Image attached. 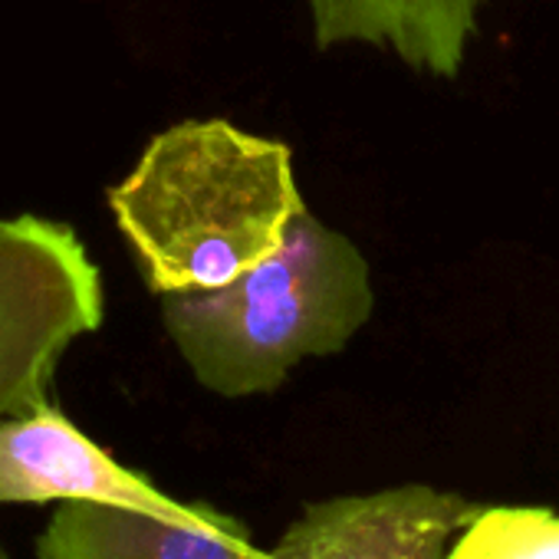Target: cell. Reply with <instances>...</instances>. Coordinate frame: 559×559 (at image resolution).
Masks as SVG:
<instances>
[{
    "mask_svg": "<svg viewBox=\"0 0 559 559\" xmlns=\"http://www.w3.org/2000/svg\"><path fill=\"white\" fill-rule=\"evenodd\" d=\"M60 369L53 330L37 300L0 266V418L27 415L50 402ZM0 559L8 552L0 549Z\"/></svg>",
    "mask_w": 559,
    "mask_h": 559,
    "instance_id": "52a82bcc",
    "label": "cell"
},
{
    "mask_svg": "<svg viewBox=\"0 0 559 559\" xmlns=\"http://www.w3.org/2000/svg\"><path fill=\"white\" fill-rule=\"evenodd\" d=\"M67 500L129 507L158 516L188 510V503L119 464L50 402L27 415L0 418V503Z\"/></svg>",
    "mask_w": 559,
    "mask_h": 559,
    "instance_id": "277c9868",
    "label": "cell"
},
{
    "mask_svg": "<svg viewBox=\"0 0 559 559\" xmlns=\"http://www.w3.org/2000/svg\"><path fill=\"white\" fill-rule=\"evenodd\" d=\"M484 507L428 484L310 503L263 559H444Z\"/></svg>",
    "mask_w": 559,
    "mask_h": 559,
    "instance_id": "3957f363",
    "label": "cell"
},
{
    "mask_svg": "<svg viewBox=\"0 0 559 559\" xmlns=\"http://www.w3.org/2000/svg\"><path fill=\"white\" fill-rule=\"evenodd\" d=\"M444 559H559V513L546 507H484Z\"/></svg>",
    "mask_w": 559,
    "mask_h": 559,
    "instance_id": "ba28073f",
    "label": "cell"
},
{
    "mask_svg": "<svg viewBox=\"0 0 559 559\" xmlns=\"http://www.w3.org/2000/svg\"><path fill=\"white\" fill-rule=\"evenodd\" d=\"M320 50L372 47L418 76L457 80L490 0H304Z\"/></svg>",
    "mask_w": 559,
    "mask_h": 559,
    "instance_id": "8992f818",
    "label": "cell"
},
{
    "mask_svg": "<svg viewBox=\"0 0 559 559\" xmlns=\"http://www.w3.org/2000/svg\"><path fill=\"white\" fill-rule=\"evenodd\" d=\"M191 376L221 399L270 395L317 356L343 353L372 320V266L340 230L300 211L276 253L234 284L158 297Z\"/></svg>",
    "mask_w": 559,
    "mask_h": 559,
    "instance_id": "7a4b0ae2",
    "label": "cell"
},
{
    "mask_svg": "<svg viewBox=\"0 0 559 559\" xmlns=\"http://www.w3.org/2000/svg\"><path fill=\"white\" fill-rule=\"evenodd\" d=\"M37 559H263L247 526L207 503L178 516L67 500L37 536Z\"/></svg>",
    "mask_w": 559,
    "mask_h": 559,
    "instance_id": "5b68a950",
    "label": "cell"
},
{
    "mask_svg": "<svg viewBox=\"0 0 559 559\" xmlns=\"http://www.w3.org/2000/svg\"><path fill=\"white\" fill-rule=\"evenodd\" d=\"M109 214L155 297L227 287L284 243L307 211L287 142L227 119L158 132L106 191Z\"/></svg>",
    "mask_w": 559,
    "mask_h": 559,
    "instance_id": "6da1fadb",
    "label": "cell"
}]
</instances>
